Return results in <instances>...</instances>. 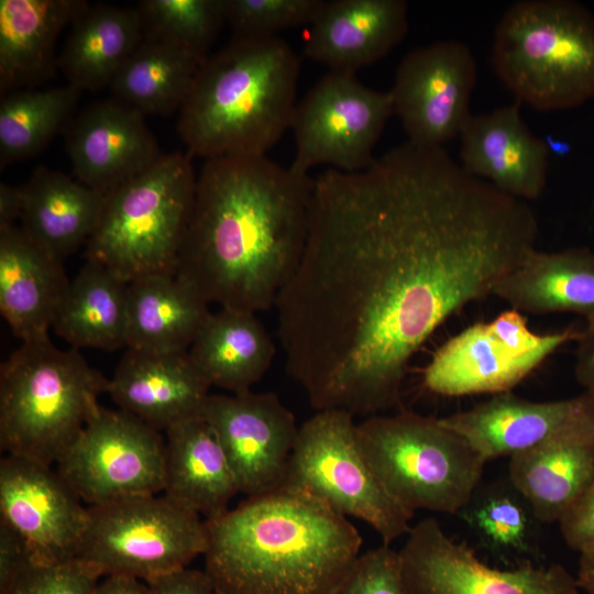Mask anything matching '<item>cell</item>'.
Masks as SVG:
<instances>
[{
  "label": "cell",
  "instance_id": "obj_35",
  "mask_svg": "<svg viewBox=\"0 0 594 594\" xmlns=\"http://www.w3.org/2000/svg\"><path fill=\"white\" fill-rule=\"evenodd\" d=\"M144 38L178 45L205 58L226 22V0H143Z\"/></svg>",
  "mask_w": 594,
  "mask_h": 594
},
{
  "label": "cell",
  "instance_id": "obj_11",
  "mask_svg": "<svg viewBox=\"0 0 594 594\" xmlns=\"http://www.w3.org/2000/svg\"><path fill=\"white\" fill-rule=\"evenodd\" d=\"M393 113L389 91L372 89L353 74L327 73L296 105L290 170L308 175L319 164L349 173L367 168Z\"/></svg>",
  "mask_w": 594,
  "mask_h": 594
},
{
  "label": "cell",
  "instance_id": "obj_8",
  "mask_svg": "<svg viewBox=\"0 0 594 594\" xmlns=\"http://www.w3.org/2000/svg\"><path fill=\"white\" fill-rule=\"evenodd\" d=\"M360 448L387 494L403 508L460 514L486 460L439 418L397 410L356 424Z\"/></svg>",
  "mask_w": 594,
  "mask_h": 594
},
{
  "label": "cell",
  "instance_id": "obj_7",
  "mask_svg": "<svg viewBox=\"0 0 594 594\" xmlns=\"http://www.w3.org/2000/svg\"><path fill=\"white\" fill-rule=\"evenodd\" d=\"M189 154L173 152L106 195L85 257L127 283L176 274L194 208L197 177Z\"/></svg>",
  "mask_w": 594,
  "mask_h": 594
},
{
  "label": "cell",
  "instance_id": "obj_5",
  "mask_svg": "<svg viewBox=\"0 0 594 594\" xmlns=\"http://www.w3.org/2000/svg\"><path fill=\"white\" fill-rule=\"evenodd\" d=\"M109 380L50 336L22 342L0 366V447L53 466L99 408Z\"/></svg>",
  "mask_w": 594,
  "mask_h": 594
},
{
  "label": "cell",
  "instance_id": "obj_30",
  "mask_svg": "<svg viewBox=\"0 0 594 594\" xmlns=\"http://www.w3.org/2000/svg\"><path fill=\"white\" fill-rule=\"evenodd\" d=\"M509 482L536 519L553 522L594 483V435L552 440L509 458Z\"/></svg>",
  "mask_w": 594,
  "mask_h": 594
},
{
  "label": "cell",
  "instance_id": "obj_44",
  "mask_svg": "<svg viewBox=\"0 0 594 594\" xmlns=\"http://www.w3.org/2000/svg\"><path fill=\"white\" fill-rule=\"evenodd\" d=\"M24 208L22 186L0 184V228L13 226L21 220Z\"/></svg>",
  "mask_w": 594,
  "mask_h": 594
},
{
  "label": "cell",
  "instance_id": "obj_10",
  "mask_svg": "<svg viewBox=\"0 0 594 594\" xmlns=\"http://www.w3.org/2000/svg\"><path fill=\"white\" fill-rule=\"evenodd\" d=\"M355 428L349 413L316 411L299 427L282 485L366 522L383 544L391 546L410 531L414 513L384 490L360 448Z\"/></svg>",
  "mask_w": 594,
  "mask_h": 594
},
{
  "label": "cell",
  "instance_id": "obj_45",
  "mask_svg": "<svg viewBox=\"0 0 594 594\" xmlns=\"http://www.w3.org/2000/svg\"><path fill=\"white\" fill-rule=\"evenodd\" d=\"M92 594H151L146 582L125 575H108Z\"/></svg>",
  "mask_w": 594,
  "mask_h": 594
},
{
  "label": "cell",
  "instance_id": "obj_41",
  "mask_svg": "<svg viewBox=\"0 0 594 594\" xmlns=\"http://www.w3.org/2000/svg\"><path fill=\"white\" fill-rule=\"evenodd\" d=\"M34 561L23 539L0 520V590Z\"/></svg>",
  "mask_w": 594,
  "mask_h": 594
},
{
  "label": "cell",
  "instance_id": "obj_33",
  "mask_svg": "<svg viewBox=\"0 0 594 594\" xmlns=\"http://www.w3.org/2000/svg\"><path fill=\"white\" fill-rule=\"evenodd\" d=\"M207 58L178 45L143 38L113 77L112 97L144 116L179 111Z\"/></svg>",
  "mask_w": 594,
  "mask_h": 594
},
{
  "label": "cell",
  "instance_id": "obj_37",
  "mask_svg": "<svg viewBox=\"0 0 594 594\" xmlns=\"http://www.w3.org/2000/svg\"><path fill=\"white\" fill-rule=\"evenodd\" d=\"M324 0H226V22L233 37H271L311 24Z\"/></svg>",
  "mask_w": 594,
  "mask_h": 594
},
{
  "label": "cell",
  "instance_id": "obj_38",
  "mask_svg": "<svg viewBox=\"0 0 594 594\" xmlns=\"http://www.w3.org/2000/svg\"><path fill=\"white\" fill-rule=\"evenodd\" d=\"M100 571L78 558L64 562H32L0 594H92Z\"/></svg>",
  "mask_w": 594,
  "mask_h": 594
},
{
  "label": "cell",
  "instance_id": "obj_40",
  "mask_svg": "<svg viewBox=\"0 0 594 594\" xmlns=\"http://www.w3.org/2000/svg\"><path fill=\"white\" fill-rule=\"evenodd\" d=\"M566 544L580 554L594 551V483L559 520Z\"/></svg>",
  "mask_w": 594,
  "mask_h": 594
},
{
  "label": "cell",
  "instance_id": "obj_16",
  "mask_svg": "<svg viewBox=\"0 0 594 594\" xmlns=\"http://www.w3.org/2000/svg\"><path fill=\"white\" fill-rule=\"evenodd\" d=\"M51 465L4 454L0 460V520L26 543L36 562L76 559L88 507Z\"/></svg>",
  "mask_w": 594,
  "mask_h": 594
},
{
  "label": "cell",
  "instance_id": "obj_14",
  "mask_svg": "<svg viewBox=\"0 0 594 594\" xmlns=\"http://www.w3.org/2000/svg\"><path fill=\"white\" fill-rule=\"evenodd\" d=\"M475 80V58L460 41H437L407 53L389 90L407 142L442 146L459 136L471 116Z\"/></svg>",
  "mask_w": 594,
  "mask_h": 594
},
{
  "label": "cell",
  "instance_id": "obj_9",
  "mask_svg": "<svg viewBox=\"0 0 594 594\" xmlns=\"http://www.w3.org/2000/svg\"><path fill=\"white\" fill-rule=\"evenodd\" d=\"M207 548L206 521L166 495H139L88 506L77 558L102 576L146 583L188 568Z\"/></svg>",
  "mask_w": 594,
  "mask_h": 594
},
{
  "label": "cell",
  "instance_id": "obj_34",
  "mask_svg": "<svg viewBox=\"0 0 594 594\" xmlns=\"http://www.w3.org/2000/svg\"><path fill=\"white\" fill-rule=\"evenodd\" d=\"M81 91L66 84L46 89H19L0 101V165L40 153L74 116Z\"/></svg>",
  "mask_w": 594,
  "mask_h": 594
},
{
  "label": "cell",
  "instance_id": "obj_4",
  "mask_svg": "<svg viewBox=\"0 0 594 594\" xmlns=\"http://www.w3.org/2000/svg\"><path fill=\"white\" fill-rule=\"evenodd\" d=\"M300 63L278 36L233 37L199 69L179 110L189 155H266L290 129Z\"/></svg>",
  "mask_w": 594,
  "mask_h": 594
},
{
  "label": "cell",
  "instance_id": "obj_25",
  "mask_svg": "<svg viewBox=\"0 0 594 594\" xmlns=\"http://www.w3.org/2000/svg\"><path fill=\"white\" fill-rule=\"evenodd\" d=\"M22 188V230L34 244L64 264L86 246L107 194L42 165L35 167Z\"/></svg>",
  "mask_w": 594,
  "mask_h": 594
},
{
  "label": "cell",
  "instance_id": "obj_17",
  "mask_svg": "<svg viewBox=\"0 0 594 594\" xmlns=\"http://www.w3.org/2000/svg\"><path fill=\"white\" fill-rule=\"evenodd\" d=\"M439 419L487 462L552 440L594 435V394L585 391L569 399L532 402L506 392Z\"/></svg>",
  "mask_w": 594,
  "mask_h": 594
},
{
  "label": "cell",
  "instance_id": "obj_31",
  "mask_svg": "<svg viewBox=\"0 0 594 594\" xmlns=\"http://www.w3.org/2000/svg\"><path fill=\"white\" fill-rule=\"evenodd\" d=\"M143 38L136 9L88 4L70 24L58 68L81 92L105 88Z\"/></svg>",
  "mask_w": 594,
  "mask_h": 594
},
{
  "label": "cell",
  "instance_id": "obj_15",
  "mask_svg": "<svg viewBox=\"0 0 594 594\" xmlns=\"http://www.w3.org/2000/svg\"><path fill=\"white\" fill-rule=\"evenodd\" d=\"M201 417L226 453L239 493L249 497L283 484L299 427L276 394H210Z\"/></svg>",
  "mask_w": 594,
  "mask_h": 594
},
{
  "label": "cell",
  "instance_id": "obj_28",
  "mask_svg": "<svg viewBox=\"0 0 594 594\" xmlns=\"http://www.w3.org/2000/svg\"><path fill=\"white\" fill-rule=\"evenodd\" d=\"M209 302L176 274H153L128 283L127 348L188 351L210 315Z\"/></svg>",
  "mask_w": 594,
  "mask_h": 594
},
{
  "label": "cell",
  "instance_id": "obj_1",
  "mask_svg": "<svg viewBox=\"0 0 594 594\" xmlns=\"http://www.w3.org/2000/svg\"><path fill=\"white\" fill-rule=\"evenodd\" d=\"M537 237L524 200L443 146L406 142L365 169H327L274 306L287 374L316 411L402 410L415 353L451 315L493 295Z\"/></svg>",
  "mask_w": 594,
  "mask_h": 594
},
{
  "label": "cell",
  "instance_id": "obj_27",
  "mask_svg": "<svg viewBox=\"0 0 594 594\" xmlns=\"http://www.w3.org/2000/svg\"><path fill=\"white\" fill-rule=\"evenodd\" d=\"M275 343L256 314L221 307L210 312L188 353L210 386L241 394L270 370Z\"/></svg>",
  "mask_w": 594,
  "mask_h": 594
},
{
  "label": "cell",
  "instance_id": "obj_3",
  "mask_svg": "<svg viewBox=\"0 0 594 594\" xmlns=\"http://www.w3.org/2000/svg\"><path fill=\"white\" fill-rule=\"evenodd\" d=\"M205 521L219 594H330L361 554L348 517L285 485Z\"/></svg>",
  "mask_w": 594,
  "mask_h": 594
},
{
  "label": "cell",
  "instance_id": "obj_13",
  "mask_svg": "<svg viewBox=\"0 0 594 594\" xmlns=\"http://www.w3.org/2000/svg\"><path fill=\"white\" fill-rule=\"evenodd\" d=\"M406 594H579L562 565L491 568L464 543L449 537L435 518L406 536L398 551Z\"/></svg>",
  "mask_w": 594,
  "mask_h": 594
},
{
  "label": "cell",
  "instance_id": "obj_22",
  "mask_svg": "<svg viewBox=\"0 0 594 594\" xmlns=\"http://www.w3.org/2000/svg\"><path fill=\"white\" fill-rule=\"evenodd\" d=\"M68 285L63 263L21 227L0 228V312L15 337H47Z\"/></svg>",
  "mask_w": 594,
  "mask_h": 594
},
{
  "label": "cell",
  "instance_id": "obj_32",
  "mask_svg": "<svg viewBox=\"0 0 594 594\" xmlns=\"http://www.w3.org/2000/svg\"><path fill=\"white\" fill-rule=\"evenodd\" d=\"M128 283L86 260L58 306L53 330L74 349L127 348Z\"/></svg>",
  "mask_w": 594,
  "mask_h": 594
},
{
  "label": "cell",
  "instance_id": "obj_12",
  "mask_svg": "<svg viewBox=\"0 0 594 594\" xmlns=\"http://www.w3.org/2000/svg\"><path fill=\"white\" fill-rule=\"evenodd\" d=\"M165 450L161 431L99 406L55 465L79 498L96 506L163 493Z\"/></svg>",
  "mask_w": 594,
  "mask_h": 594
},
{
  "label": "cell",
  "instance_id": "obj_19",
  "mask_svg": "<svg viewBox=\"0 0 594 594\" xmlns=\"http://www.w3.org/2000/svg\"><path fill=\"white\" fill-rule=\"evenodd\" d=\"M461 166L520 200L537 199L547 183L549 148L524 122L519 102L471 114L461 132Z\"/></svg>",
  "mask_w": 594,
  "mask_h": 594
},
{
  "label": "cell",
  "instance_id": "obj_26",
  "mask_svg": "<svg viewBox=\"0 0 594 594\" xmlns=\"http://www.w3.org/2000/svg\"><path fill=\"white\" fill-rule=\"evenodd\" d=\"M165 433L163 494L204 520L226 513L239 490L209 424L199 416L169 427Z\"/></svg>",
  "mask_w": 594,
  "mask_h": 594
},
{
  "label": "cell",
  "instance_id": "obj_24",
  "mask_svg": "<svg viewBox=\"0 0 594 594\" xmlns=\"http://www.w3.org/2000/svg\"><path fill=\"white\" fill-rule=\"evenodd\" d=\"M89 3L82 0L0 1V91L33 89L58 68L56 41Z\"/></svg>",
  "mask_w": 594,
  "mask_h": 594
},
{
  "label": "cell",
  "instance_id": "obj_21",
  "mask_svg": "<svg viewBox=\"0 0 594 594\" xmlns=\"http://www.w3.org/2000/svg\"><path fill=\"white\" fill-rule=\"evenodd\" d=\"M404 0L324 1L310 24L304 54L330 72L353 74L385 57L405 37Z\"/></svg>",
  "mask_w": 594,
  "mask_h": 594
},
{
  "label": "cell",
  "instance_id": "obj_18",
  "mask_svg": "<svg viewBox=\"0 0 594 594\" xmlns=\"http://www.w3.org/2000/svg\"><path fill=\"white\" fill-rule=\"evenodd\" d=\"M75 178L108 194L162 156L145 116L114 97L77 112L64 131Z\"/></svg>",
  "mask_w": 594,
  "mask_h": 594
},
{
  "label": "cell",
  "instance_id": "obj_23",
  "mask_svg": "<svg viewBox=\"0 0 594 594\" xmlns=\"http://www.w3.org/2000/svg\"><path fill=\"white\" fill-rule=\"evenodd\" d=\"M557 349L546 346L525 355L514 354L487 323L480 322L438 349L424 372V385L444 396L506 393Z\"/></svg>",
  "mask_w": 594,
  "mask_h": 594
},
{
  "label": "cell",
  "instance_id": "obj_46",
  "mask_svg": "<svg viewBox=\"0 0 594 594\" xmlns=\"http://www.w3.org/2000/svg\"><path fill=\"white\" fill-rule=\"evenodd\" d=\"M576 583L586 594H594V551L580 554Z\"/></svg>",
  "mask_w": 594,
  "mask_h": 594
},
{
  "label": "cell",
  "instance_id": "obj_39",
  "mask_svg": "<svg viewBox=\"0 0 594 594\" xmlns=\"http://www.w3.org/2000/svg\"><path fill=\"white\" fill-rule=\"evenodd\" d=\"M330 594H406L398 551L382 544L360 554Z\"/></svg>",
  "mask_w": 594,
  "mask_h": 594
},
{
  "label": "cell",
  "instance_id": "obj_2",
  "mask_svg": "<svg viewBox=\"0 0 594 594\" xmlns=\"http://www.w3.org/2000/svg\"><path fill=\"white\" fill-rule=\"evenodd\" d=\"M314 178L266 155L206 160L176 275L209 302L265 311L301 260Z\"/></svg>",
  "mask_w": 594,
  "mask_h": 594
},
{
  "label": "cell",
  "instance_id": "obj_42",
  "mask_svg": "<svg viewBox=\"0 0 594 594\" xmlns=\"http://www.w3.org/2000/svg\"><path fill=\"white\" fill-rule=\"evenodd\" d=\"M151 594H219L205 571L185 568L147 583Z\"/></svg>",
  "mask_w": 594,
  "mask_h": 594
},
{
  "label": "cell",
  "instance_id": "obj_6",
  "mask_svg": "<svg viewBox=\"0 0 594 594\" xmlns=\"http://www.w3.org/2000/svg\"><path fill=\"white\" fill-rule=\"evenodd\" d=\"M492 64L516 97L540 111L594 98V15L572 0H521L496 25Z\"/></svg>",
  "mask_w": 594,
  "mask_h": 594
},
{
  "label": "cell",
  "instance_id": "obj_20",
  "mask_svg": "<svg viewBox=\"0 0 594 594\" xmlns=\"http://www.w3.org/2000/svg\"><path fill=\"white\" fill-rule=\"evenodd\" d=\"M210 384L188 351L152 352L125 348L108 394L119 409L158 431L201 416Z\"/></svg>",
  "mask_w": 594,
  "mask_h": 594
},
{
  "label": "cell",
  "instance_id": "obj_36",
  "mask_svg": "<svg viewBox=\"0 0 594 594\" xmlns=\"http://www.w3.org/2000/svg\"><path fill=\"white\" fill-rule=\"evenodd\" d=\"M463 518L491 550L528 554L532 550V524L537 520L527 502L513 487L473 495L461 510Z\"/></svg>",
  "mask_w": 594,
  "mask_h": 594
},
{
  "label": "cell",
  "instance_id": "obj_43",
  "mask_svg": "<svg viewBox=\"0 0 594 594\" xmlns=\"http://www.w3.org/2000/svg\"><path fill=\"white\" fill-rule=\"evenodd\" d=\"M576 341L575 376L585 391L594 394V321L587 322Z\"/></svg>",
  "mask_w": 594,
  "mask_h": 594
},
{
  "label": "cell",
  "instance_id": "obj_29",
  "mask_svg": "<svg viewBox=\"0 0 594 594\" xmlns=\"http://www.w3.org/2000/svg\"><path fill=\"white\" fill-rule=\"evenodd\" d=\"M493 295L518 311L573 312L594 321V253L584 248L535 249L497 284Z\"/></svg>",
  "mask_w": 594,
  "mask_h": 594
}]
</instances>
